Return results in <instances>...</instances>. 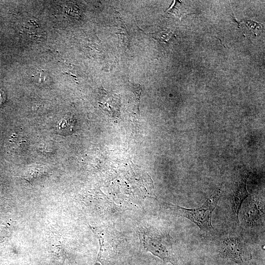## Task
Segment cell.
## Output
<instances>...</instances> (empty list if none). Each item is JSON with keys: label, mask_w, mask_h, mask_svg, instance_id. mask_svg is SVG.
Listing matches in <instances>:
<instances>
[{"label": "cell", "mask_w": 265, "mask_h": 265, "mask_svg": "<svg viewBox=\"0 0 265 265\" xmlns=\"http://www.w3.org/2000/svg\"><path fill=\"white\" fill-rule=\"evenodd\" d=\"M23 30L31 40L42 41L45 39V32L38 24L35 23V21H31Z\"/></svg>", "instance_id": "cell-6"}, {"label": "cell", "mask_w": 265, "mask_h": 265, "mask_svg": "<svg viewBox=\"0 0 265 265\" xmlns=\"http://www.w3.org/2000/svg\"><path fill=\"white\" fill-rule=\"evenodd\" d=\"M248 204V206L247 205L245 218L249 224H255L263 214V208L260 203L255 200L250 201Z\"/></svg>", "instance_id": "cell-4"}, {"label": "cell", "mask_w": 265, "mask_h": 265, "mask_svg": "<svg viewBox=\"0 0 265 265\" xmlns=\"http://www.w3.org/2000/svg\"><path fill=\"white\" fill-rule=\"evenodd\" d=\"M247 196V192L246 189L245 182L243 181L235 193L232 202V209L237 220H238V215L240 208L243 200Z\"/></svg>", "instance_id": "cell-5"}, {"label": "cell", "mask_w": 265, "mask_h": 265, "mask_svg": "<svg viewBox=\"0 0 265 265\" xmlns=\"http://www.w3.org/2000/svg\"><path fill=\"white\" fill-rule=\"evenodd\" d=\"M221 190L218 189L212 194L201 207L198 208L186 209L169 203H159L161 206L173 214L186 218L195 223L201 230L209 231L213 229L212 215L221 196Z\"/></svg>", "instance_id": "cell-1"}, {"label": "cell", "mask_w": 265, "mask_h": 265, "mask_svg": "<svg viewBox=\"0 0 265 265\" xmlns=\"http://www.w3.org/2000/svg\"><path fill=\"white\" fill-rule=\"evenodd\" d=\"M132 90L134 95L135 101L137 104L139 108L140 98L142 92V88L140 84L131 83Z\"/></svg>", "instance_id": "cell-9"}, {"label": "cell", "mask_w": 265, "mask_h": 265, "mask_svg": "<svg viewBox=\"0 0 265 265\" xmlns=\"http://www.w3.org/2000/svg\"><path fill=\"white\" fill-rule=\"evenodd\" d=\"M151 36L159 42H167L173 35L170 29H163L150 34Z\"/></svg>", "instance_id": "cell-8"}, {"label": "cell", "mask_w": 265, "mask_h": 265, "mask_svg": "<svg viewBox=\"0 0 265 265\" xmlns=\"http://www.w3.org/2000/svg\"><path fill=\"white\" fill-rule=\"evenodd\" d=\"M75 126V120L70 116H66L60 120L56 125V131L60 134H71Z\"/></svg>", "instance_id": "cell-7"}, {"label": "cell", "mask_w": 265, "mask_h": 265, "mask_svg": "<svg viewBox=\"0 0 265 265\" xmlns=\"http://www.w3.org/2000/svg\"><path fill=\"white\" fill-rule=\"evenodd\" d=\"M220 257L232 260L238 265H246L251 259L250 252L238 237L229 236L224 238L219 251Z\"/></svg>", "instance_id": "cell-3"}, {"label": "cell", "mask_w": 265, "mask_h": 265, "mask_svg": "<svg viewBox=\"0 0 265 265\" xmlns=\"http://www.w3.org/2000/svg\"><path fill=\"white\" fill-rule=\"evenodd\" d=\"M141 239L145 250L162 260L164 263L179 265L169 233L147 230L141 232Z\"/></svg>", "instance_id": "cell-2"}, {"label": "cell", "mask_w": 265, "mask_h": 265, "mask_svg": "<svg viewBox=\"0 0 265 265\" xmlns=\"http://www.w3.org/2000/svg\"><path fill=\"white\" fill-rule=\"evenodd\" d=\"M6 100V95L5 92L0 88V104H4Z\"/></svg>", "instance_id": "cell-10"}]
</instances>
